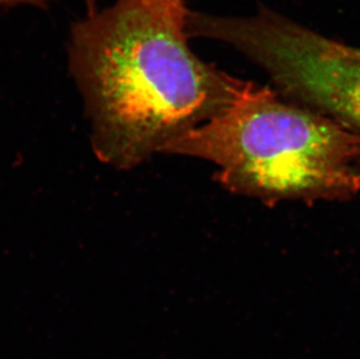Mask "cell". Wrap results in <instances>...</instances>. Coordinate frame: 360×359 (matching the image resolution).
Wrapping results in <instances>:
<instances>
[{
	"instance_id": "277c9868",
	"label": "cell",
	"mask_w": 360,
	"mask_h": 359,
	"mask_svg": "<svg viewBox=\"0 0 360 359\" xmlns=\"http://www.w3.org/2000/svg\"><path fill=\"white\" fill-rule=\"evenodd\" d=\"M86 7V14H91L98 10V3L101 0H83ZM51 0H0V7H14V6H32L38 7L41 10H46L48 4Z\"/></svg>"
},
{
	"instance_id": "7a4b0ae2",
	"label": "cell",
	"mask_w": 360,
	"mask_h": 359,
	"mask_svg": "<svg viewBox=\"0 0 360 359\" xmlns=\"http://www.w3.org/2000/svg\"><path fill=\"white\" fill-rule=\"evenodd\" d=\"M167 154L212 163L221 186L266 203L344 200L360 193V137L251 82Z\"/></svg>"
},
{
	"instance_id": "6da1fadb",
	"label": "cell",
	"mask_w": 360,
	"mask_h": 359,
	"mask_svg": "<svg viewBox=\"0 0 360 359\" xmlns=\"http://www.w3.org/2000/svg\"><path fill=\"white\" fill-rule=\"evenodd\" d=\"M184 0H115L72 25L69 63L99 159L132 168L235 101L246 82L188 44Z\"/></svg>"
},
{
	"instance_id": "3957f363",
	"label": "cell",
	"mask_w": 360,
	"mask_h": 359,
	"mask_svg": "<svg viewBox=\"0 0 360 359\" xmlns=\"http://www.w3.org/2000/svg\"><path fill=\"white\" fill-rule=\"evenodd\" d=\"M214 37L269 73L285 97L360 137V49L271 11L248 18H219Z\"/></svg>"
}]
</instances>
